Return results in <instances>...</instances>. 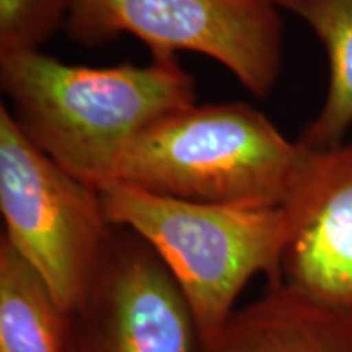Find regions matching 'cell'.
Listing matches in <instances>:
<instances>
[{
    "label": "cell",
    "instance_id": "obj_1",
    "mask_svg": "<svg viewBox=\"0 0 352 352\" xmlns=\"http://www.w3.org/2000/svg\"><path fill=\"white\" fill-rule=\"evenodd\" d=\"M10 113L39 151L94 188L111 182L122 152L144 131L196 104L195 82L176 56L87 67L38 51L0 52Z\"/></svg>",
    "mask_w": 352,
    "mask_h": 352
},
{
    "label": "cell",
    "instance_id": "obj_2",
    "mask_svg": "<svg viewBox=\"0 0 352 352\" xmlns=\"http://www.w3.org/2000/svg\"><path fill=\"white\" fill-rule=\"evenodd\" d=\"M305 152L252 104H192L132 140L108 184L206 204L280 208Z\"/></svg>",
    "mask_w": 352,
    "mask_h": 352
},
{
    "label": "cell",
    "instance_id": "obj_3",
    "mask_svg": "<svg viewBox=\"0 0 352 352\" xmlns=\"http://www.w3.org/2000/svg\"><path fill=\"white\" fill-rule=\"evenodd\" d=\"M98 195L109 226L129 228L168 267L195 315L201 342L217 336L252 277L280 280L290 220L280 208H233L107 184Z\"/></svg>",
    "mask_w": 352,
    "mask_h": 352
},
{
    "label": "cell",
    "instance_id": "obj_4",
    "mask_svg": "<svg viewBox=\"0 0 352 352\" xmlns=\"http://www.w3.org/2000/svg\"><path fill=\"white\" fill-rule=\"evenodd\" d=\"M2 236L44 280L69 315L85 300L109 226L98 189L70 175L25 135L0 104Z\"/></svg>",
    "mask_w": 352,
    "mask_h": 352
},
{
    "label": "cell",
    "instance_id": "obj_5",
    "mask_svg": "<svg viewBox=\"0 0 352 352\" xmlns=\"http://www.w3.org/2000/svg\"><path fill=\"white\" fill-rule=\"evenodd\" d=\"M280 12L274 0H74L64 30L87 47L132 34L152 56L204 54L264 98L283 70Z\"/></svg>",
    "mask_w": 352,
    "mask_h": 352
},
{
    "label": "cell",
    "instance_id": "obj_6",
    "mask_svg": "<svg viewBox=\"0 0 352 352\" xmlns=\"http://www.w3.org/2000/svg\"><path fill=\"white\" fill-rule=\"evenodd\" d=\"M70 328L72 352H199L202 344L191 307L168 267L124 227L111 228Z\"/></svg>",
    "mask_w": 352,
    "mask_h": 352
},
{
    "label": "cell",
    "instance_id": "obj_7",
    "mask_svg": "<svg viewBox=\"0 0 352 352\" xmlns=\"http://www.w3.org/2000/svg\"><path fill=\"white\" fill-rule=\"evenodd\" d=\"M283 208L290 233L280 280L352 318V142L307 147Z\"/></svg>",
    "mask_w": 352,
    "mask_h": 352
},
{
    "label": "cell",
    "instance_id": "obj_8",
    "mask_svg": "<svg viewBox=\"0 0 352 352\" xmlns=\"http://www.w3.org/2000/svg\"><path fill=\"white\" fill-rule=\"evenodd\" d=\"M199 352H352V318L279 280Z\"/></svg>",
    "mask_w": 352,
    "mask_h": 352
},
{
    "label": "cell",
    "instance_id": "obj_9",
    "mask_svg": "<svg viewBox=\"0 0 352 352\" xmlns=\"http://www.w3.org/2000/svg\"><path fill=\"white\" fill-rule=\"evenodd\" d=\"M0 352H72L70 315L3 236L0 239Z\"/></svg>",
    "mask_w": 352,
    "mask_h": 352
},
{
    "label": "cell",
    "instance_id": "obj_10",
    "mask_svg": "<svg viewBox=\"0 0 352 352\" xmlns=\"http://www.w3.org/2000/svg\"><path fill=\"white\" fill-rule=\"evenodd\" d=\"M300 19L323 44L329 80L323 107L303 127L298 140L316 151L346 142L352 127V0H274Z\"/></svg>",
    "mask_w": 352,
    "mask_h": 352
},
{
    "label": "cell",
    "instance_id": "obj_11",
    "mask_svg": "<svg viewBox=\"0 0 352 352\" xmlns=\"http://www.w3.org/2000/svg\"><path fill=\"white\" fill-rule=\"evenodd\" d=\"M74 0H0V52L38 51L59 30Z\"/></svg>",
    "mask_w": 352,
    "mask_h": 352
}]
</instances>
